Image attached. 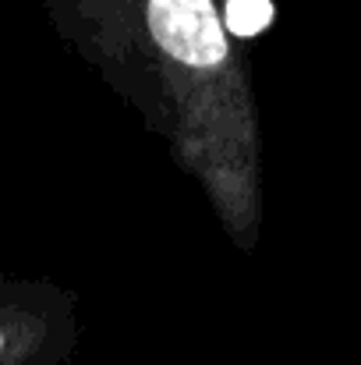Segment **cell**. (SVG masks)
<instances>
[{
	"mask_svg": "<svg viewBox=\"0 0 361 365\" xmlns=\"http://www.w3.org/2000/svg\"><path fill=\"white\" fill-rule=\"evenodd\" d=\"M273 21V0H227V29L251 39Z\"/></svg>",
	"mask_w": 361,
	"mask_h": 365,
	"instance_id": "obj_2",
	"label": "cell"
},
{
	"mask_svg": "<svg viewBox=\"0 0 361 365\" xmlns=\"http://www.w3.org/2000/svg\"><path fill=\"white\" fill-rule=\"evenodd\" d=\"M149 32L188 68H216L227 61V36L213 0H149Z\"/></svg>",
	"mask_w": 361,
	"mask_h": 365,
	"instance_id": "obj_1",
	"label": "cell"
},
{
	"mask_svg": "<svg viewBox=\"0 0 361 365\" xmlns=\"http://www.w3.org/2000/svg\"><path fill=\"white\" fill-rule=\"evenodd\" d=\"M0 348H4V337H0Z\"/></svg>",
	"mask_w": 361,
	"mask_h": 365,
	"instance_id": "obj_3",
	"label": "cell"
}]
</instances>
